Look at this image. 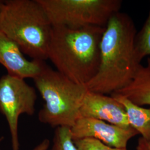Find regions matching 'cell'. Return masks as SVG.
I'll return each instance as SVG.
<instances>
[{
	"label": "cell",
	"mask_w": 150,
	"mask_h": 150,
	"mask_svg": "<svg viewBox=\"0 0 150 150\" xmlns=\"http://www.w3.org/2000/svg\"><path fill=\"white\" fill-rule=\"evenodd\" d=\"M2 1H1V0H0V5H1V4H2Z\"/></svg>",
	"instance_id": "cell-17"
},
{
	"label": "cell",
	"mask_w": 150,
	"mask_h": 150,
	"mask_svg": "<svg viewBox=\"0 0 150 150\" xmlns=\"http://www.w3.org/2000/svg\"><path fill=\"white\" fill-rule=\"evenodd\" d=\"M111 96L123 105L131 127L141 134V137L150 141V108L135 105L125 97L116 93H112Z\"/></svg>",
	"instance_id": "cell-11"
},
{
	"label": "cell",
	"mask_w": 150,
	"mask_h": 150,
	"mask_svg": "<svg viewBox=\"0 0 150 150\" xmlns=\"http://www.w3.org/2000/svg\"><path fill=\"white\" fill-rule=\"evenodd\" d=\"M136 34L128 14L120 11L110 18L101 41L99 68L86 85L88 91L111 95L129 84L141 64L135 50Z\"/></svg>",
	"instance_id": "cell-1"
},
{
	"label": "cell",
	"mask_w": 150,
	"mask_h": 150,
	"mask_svg": "<svg viewBox=\"0 0 150 150\" xmlns=\"http://www.w3.org/2000/svg\"><path fill=\"white\" fill-rule=\"evenodd\" d=\"M80 114L81 117L95 118L125 129L131 127L123 105L111 96L88 91Z\"/></svg>",
	"instance_id": "cell-8"
},
{
	"label": "cell",
	"mask_w": 150,
	"mask_h": 150,
	"mask_svg": "<svg viewBox=\"0 0 150 150\" xmlns=\"http://www.w3.org/2000/svg\"><path fill=\"white\" fill-rule=\"evenodd\" d=\"M136 150H150V141L139 137L136 147Z\"/></svg>",
	"instance_id": "cell-16"
},
{
	"label": "cell",
	"mask_w": 150,
	"mask_h": 150,
	"mask_svg": "<svg viewBox=\"0 0 150 150\" xmlns=\"http://www.w3.org/2000/svg\"><path fill=\"white\" fill-rule=\"evenodd\" d=\"M4 137L0 136V144L2 141ZM50 146V141L47 139H43L40 143L36 145L32 150H48Z\"/></svg>",
	"instance_id": "cell-15"
},
{
	"label": "cell",
	"mask_w": 150,
	"mask_h": 150,
	"mask_svg": "<svg viewBox=\"0 0 150 150\" xmlns=\"http://www.w3.org/2000/svg\"><path fill=\"white\" fill-rule=\"evenodd\" d=\"M74 140L92 138L112 147L126 149L129 140L139 134L133 129L122 128L95 118L80 117L71 128Z\"/></svg>",
	"instance_id": "cell-7"
},
{
	"label": "cell",
	"mask_w": 150,
	"mask_h": 150,
	"mask_svg": "<svg viewBox=\"0 0 150 150\" xmlns=\"http://www.w3.org/2000/svg\"><path fill=\"white\" fill-rule=\"evenodd\" d=\"M33 80L45 101L38 113L39 121L54 128H71L81 117V108L88 92L86 86L70 80L45 62Z\"/></svg>",
	"instance_id": "cell-4"
},
{
	"label": "cell",
	"mask_w": 150,
	"mask_h": 150,
	"mask_svg": "<svg viewBox=\"0 0 150 150\" xmlns=\"http://www.w3.org/2000/svg\"><path fill=\"white\" fill-rule=\"evenodd\" d=\"M52 26L38 0H6L0 6V31L33 59H47Z\"/></svg>",
	"instance_id": "cell-3"
},
{
	"label": "cell",
	"mask_w": 150,
	"mask_h": 150,
	"mask_svg": "<svg viewBox=\"0 0 150 150\" xmlns=\"http://www.w3.org/2000/svg\"><path fill=\"white\" fill-rule=\"evenodd\" d=\"M112 93L125 97L139 106H150V57L145 66H139L129 84Z\"/></svg>",
	"instance_id": "cell-10"
},
{
	"label": "cell",
	"mask_w": 150,
	"mask_h": 150,
	"mask_svg": "<svg viewBox=\"0 0 150 150\" xmlns=\"http://www.w3.org/2000/svg\"><path fill=\"white\" fill-rule=\"evenodd\" d=\"M105 28L52 26L47 59L60 74L76 83L86 86L98 70L100 44Z\"/></svg>",
	"instance_id": "cell-2"
},
{
	"label": "cell",
	"mask_w": 150,
	"mask_h": 150,
	"mask_svg": "<svg viewBox=\"0 0 150 150\" xmlns=\"http://www.w3.org/2000/svg\"><path fill=\"white\" fill-rule=\"evenodd\" d=\"M44 62L27 59L17 44L0 31V64L5 67L7 74L24 80L33 79L40 72Z\"/></svg>",
	"instance_id": "cell-9"
},
{
	"label": "cell",
	"mask_w": 150,
	"mask_h": 150,
	"mask_svg": "<svg viewBox=\"0 0 150 150\" xmlns=\"http://www.w3.org/2000/svg\"><path fill=\"white\" fill-rule=\"evenodd\" d=\"M0 6H1V5H0Z\"/></svg>",
	"instance_id": "cell-18"
},
{
	"label": "cell",
	"mask_w": 150,
	"mask_h": 150,
	"mask_svg": "<svg viewBox=\"0 0 150 150\" xmlns=\"http://www.w3.org/2000/svg\"><path fill=\"white\" fill-rule=\"evenodd\" d=\"M52 26L106 27L120 11L121 0H38Z\"/></svg>",
	"instance_id": "cell-5"
},
{
	"label": "cell",
	"mask_w": 150,
	"mask_h": 150,
	"mask_svg": "<svg viewBox=\"0 0 150 150\" xmlns=\"http://www.w3.org/2000/svg\"><path fill=\"white\" fill-rule=\"evenodd\" d=\"M50 150H79L72 139L71 128L67 127L56 128L52 145Z\"/></svg>",
	"instance_id": "cell-13"
},
{
	"label": "cell",
	"mask_w": 150,
	"mask_h": 150,
	"mask_svg": "<svg viewBox=\"0 0 150 150\" xmlns=\"http://www.w3.org/2000/svg\"><path fill=\"white\" fill-rule=\"evenodd\" d=\"M79 150H127L126 149L112 147L105 145L101 141L92 138H85L74 140Z\"/></svg>",
	"instance_id": "cell-14"
},
{
	"label": "cell",
	"mask_w": 150,
	"mask_h": 150,
	"mask_svg": "<svg viewBox=\"0 0 150 150\" xmlns=\"http://www.w3.org/2000/svg\"><path fill=\"white\" fill-rule=\"evenodd\" d=\"M135 50L139 62L145 57L150 56V2L148 16L135 38Z\"/></svg>",
	"instance_id": "cell-12"
},
{
	"label": "cell",
	"mask_w": 150,
	"mask_h": 150,
	"mask_svg": "<svg viewBox=\"0 0 150 150\" xmlns=\"http://www.w3.org/2000/svg\"><path fill=\"white\" fill-rule=\"evenodd\" d=\"M36 90L24 79L7 74L0 78V112L5 117L11 137L12 150H20L18 120L26 114L35 113Z\"/></svg>",
	"instance_id": "cell-6"
}]
</instances>
